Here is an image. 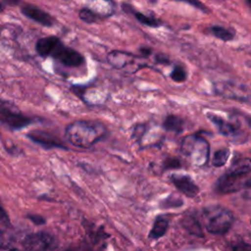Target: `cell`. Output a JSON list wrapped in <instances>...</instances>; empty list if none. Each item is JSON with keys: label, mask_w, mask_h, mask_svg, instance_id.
Returning a JSON list of instances; mask_svg holds the SVG:
<instances>
[{"label": "cell", "mask_w": 251, "mask_h": 251, "mask_svg": "<svg viewBox=\"0 0 251 251\" xmlns=\"http://www.w3.org/2000/svg\"><path fill=\"white\" fill-rule=\"evenodd\" d=\"M229 157V150L227 148H221L217 150L212 158V164L215 167H222L224 166Z\"/></svg>", "instance_id": "44dd1931"}, {"label": "cell", "mask_w": 251, "mask_h": 251, "mask_svg": "<svg viewBox=\"0 0 251 251\" xmlns=\"http://www.w3.org/2000/svg\"><path fill=\"white\" fill-rule=\"evenodd\" d=\"M246 188L251 189V177L247 179V182H246Z\"/></svg>", "instance_id": "4dcf8cb0"}, {"label": "cell", "mask_w": 251, "mask_h": 251, "mask_svg": "<svg viewBox=\"0 0 251 251\" xmlns=\"http://www.w3.org/2000/svg\"><path fill=\"white\" fill-rule=\"evenodd\" d=\"M108 135V129L98 121L77 120L69 124L64 132L65 139L73 146L88 149Z\"/></svg>", "instance_id": "6da1fadb"}, {"label": "cell", "mask_w": 251, "mask_h": 251, "mask_svg": "<svg viewBox=\"0 0 251 251\" xmlns=\"http://www.w3.org/2000/svg\"><path fill=\"white\" fill-rule=\"evenodd\" d=\"M228 173L236 176H244L251 172V159L250 158H239L236 159L227 170Z\"/></svg>", "instance_id": "e0dca14e"}, {"label": "cell", "mask_w": 251, "mask_h": 251, "mask_svg": "<svg viewBox=\"0 0 251 251\" xmlns=\"http://www.w3.org/2000/svg\"><path fill=\"white\" fill-rule=\"evenodd\" d=\"M247 179L243 176H236L228 173L227 171L221 176L216 182V190L222 194L233 193L242 188H246Z\"/></svg>", "instance_id": "ba28073f"}, {"label": "cell", "mask_w": 251, "mask_h": 251, "mask_svg": "<svg viewBox=\"0 0 251 251\" xmlns=\"http://www.w3.org/2000/svg\"><path fill=\"white\" fill-rule=\"evenodd\" d=\"M179 151L181 155L193 166L203 167L209 161V142L198 133L183 136L180 140Z\"/></svg>", "instance_id": "7a4b0ae2"}, {"label": "cell", "mask_w": 251, "mask_h": 251, "mask_svg": "<svg viewBox=\"0 0 251 251\" xmlns=\"http://www.w3.org/2000/svg\"><path fill=\"white\" fill-rule=\"evenodd\" d=\"M154 60H155V63L156 64H163V65H170L171 64V61L169 59V57L165 54H156L154 56Z\"/></svg>", "instance_id": "4316f807"}, {"label": "cell", "mask_w": 251, "mask_h": 251, "mask_svg": "<svg viewBox=\"0 0 251 251\" xmlns=\"http://www.w3.org/2000/svg\"><path fill=\"white\" fill-rule=\"evenodd\" d=\"M247 3H248V5H249V6H250V8H251V1H248Z\"/></svg>", "instance_id": "1f68e13d"}, {"label": "cell", "mask_w": 251, "mask_h": 251, "mask_svg": "<svg viewBox=\"0 0 251 251\" xmlns=\"http://www.w3.org/2000/svg\"><path fill=\"white\" fill-rule=\"evenodd\" d=\"M0 120L1 124L11 130L23 129L35 122L34 119L24 115L14 104L6 100H1Z\"/></svg>", "instance_id": "277c9868"}, {"label": "cell", "mask_w": 251, "mask_h": 251, "mask_svg": "<svg viewBox=\"0 0 251 251\" xmlns=\"http://www.w3.org/2000/svg\"><path fill=\"white\" fill-rule=\"evenodd\" d=\"M56 247L54 236L45 231L31 233L24 241V251H54Z\"/></svg>", "instance_id": "8992f818"}, {"label": "cell", "mask_w": 251, "mask_h": 251, "mask_svg": "<svg viewBox=\"0 0 251 251\" xmlns=\"http://www.w3.org/2000/svg\"><path fill=\"white\" fill-rule=\"evenodd\" d=\"M59 40H60V38L55 35H49V36L39 38L35 43L36 53L40 57H43V58L50 57L54 46L56 45V43Z\"/></svg>", "instance_id": "5bb4252c"}, {"label": "cell", "mask_w": 251, "mask_h": 251, "mask_svg": "<svg viewBox=\"0 0 251 251\" xmlns=\"http://www.w3.org/2000/svg\"><path fill=\"white\" fill-rule=\"evenodd\" d=\"M78 18L85 24L91 25L101 21L103 19V15L94 11L93 9H90L89 7H82L78 11Z\"/></svg>", "instance_id": "d6986e66"}, {"label": "cell", "mask_w": 251, "mask_h": 251, "mask_svg": "<svg viewBox=\"0 0 251 251\" xmlns=\"http://www.w3.org/2000/svg\"><path fill=\"white\" fill-rule=\"evenodd\" d=\"M183 201L180 197L176 196V194H171L167 198L163 199L160 202V208L162 209H171V208H177L182 206Z\"/></svg>", "instance_id": "7402d4cb"}, {"label": "cell", "mask_w": 251, "mask_h": 251, "mask_svg": "<svg viewBox=\"0 0 251 251\" xmlns=\"http://www.w3.org/2000/svg\"><path fill=\"white\" fill-rule=\"evenodd\" d=\"M67 251H73V250H67Z\"/></svg>", "instance_id": "836d02e7"}, {"label": "cell", "mask_w": 251, "mask_h": 251, "mask_svg": "<svg viewBox=\"0 0 251 251\" xmlns=\"http://www.w3.org/2000/svg\"><path fill=\"white\" fill-rule=\"evenodd\" d=\"M25 137L44 149L59 148V149L68 150V147L56 135L41 129H32L28 131L25 134Z\"/></svg>", "instance_id": "52a82bcc"}, {"label": "cell", "mask_w": 251, "mask_h": 251, "mask_svg": "<svg viewBox=\"0 0 251 251\" xmlns=\"http://www.w3.org/2000/svg\"><path fill=\"white\" fill-rule=\"evenodd\" d=\"M163 170L165 171H169V170H176V169H179L182 167L181 165V161L176 158V157H167L163 164H162Z\"/></svg>", "instance_id": "cb8c5ba5"}, {"label": "cell", "mask_w": 251, "mask_h": 251, "mask_svg": "<svg viewBox=\"0 0 251 251\" xmlns=\"http://www.w3.org/2000/svg\"><path fill=\"white\" fill-rule=\"evenodd\" d=\"M209 32L213 34L215 37L224 40V41H229L232 40L234 37V32L230 29H227L226 27L220 26V25H212L209 28Z\"/></svg>", "instance_id": "ffe728a7"}, {"label": "cell", "mask_w": 251, "mask_h": 251, "mask_svg": "<svg viewBox=\"0 0 251 251\" xmlns=\"http://www.w3.org/2000/svg\"><path fill=\"white\" fill-rule=\"evenodd\" d=\"M181 224H182L183 227L189 233H191L193 235H196V236H199V237L203 236V232H202V228H201L200 223L192 215L184 216L183 219L181 220Z\"/></svg>", "instance_id": "ac0fdd59"}, {"label": "cell", "mask_w": 251, "mask_h": 251, "mask_svg": "<svg viewBox=\"0 0 251 251\" xmlns=\"http://www.w3.org/2000/svg\"><path fill=\"white\" fill-rule=\"evenodd\" d=\"M139 53H140V56L142 57V58H147V57H149L150 55H151V53H152V49L150 48V47H146V46H142V47H140L139 48Z\"/></svg>", "instance_id": "f546056e"}, {"label": "cell", "mask_w": 251, "mask_h": 251, "mask_svg": "<svg viewBox=\"0 0 251 251\" xmlns=\"http://www.w3.org/2000/svg\"><path fill=\"white\" fill-rule=\"evenodd\" d=\"M170 76L176 82H183L187 78V73L181 65L176 64L173 67V70L170 74Z\"/></svg>", "instance_id": "603a6c76"}, {"label": "cell", "mask_w": 251, "mask_h": 251, "mask_svg": "<svg viewBox=\"0 0 251 251\" xmlns=\"http://www.w3.org/2000/svg\"><path fill=\"white\" fill-rule=\"evenodd\" d=\"M146 130H147L146 125H144V124H136L133 126V130H132V134H131L132 139L134 141L140 143L142 138H143V136L146 133Z\"/></svg>", "instance_id": "d4e9b609"}, {"label": "cell", "mask_w": 251, "mask_h": 251, "mask_svg": "<svg viewBox=\"0 0 251 251\" xmlns=\"http://www.w3.org/2000/svg\"><path fill=\"white\" fill-rule=\"evenodd\" d=\"M232 213L220 205H210L202 211V222L205 228L213 234L226 233L233 224Z\"/></svg>", "instance_id": "3957f363"}, {"label": "cell", "mask_w": 251, "mask_h": 251, "mask_svg": "<svg viewBox=\"0 0 251 251\" xmlns=\"http://www.w3.org/2000/svg\"><path fill=\"white\" fill-rule=\"evenodd\" d=\"M6 251H15V250H13V249H8V248H7Z\"/></svg>", "instance_id": "d6a6232c"}, {"label": "cell", "mask_w": 251, "mask_h": 251, "mask_svg": "<svg viewBox=\"0 0 251 251\" xmlns=\"http://www.w3.org/2000/svg\"><path fill=\"white\" fill-rule=\"evenodd\" d=\"M207 118L216 126L221 134L227 137H235L239 135V129L233 124L224 120L222 117L214 113H207Z\"/></svg>", "instance_id": "4fadbf2b"}, {"label": "cell", "mask_w": 251, "mask_h": 251, "mask_svg": "<svg viewBox=\"0 0 251 251\" xmlns=\"http://www.w3.org/2000/svg\"><path fill=\"white\" fill-rule=\"evenodd\" d=\"M122 10L127 14H131L135 20L143 25L149 27H160L164 25V22L154 16L146 15L141 12H138L134 9V7L128 3H122Z\"/></svg>", "instance_id": "7c38bea8"}, {"label": "cell", "mask_w": 251, "mask_h": 251, "mask_svg": "<svg viewBox=\"0 0 251 251\" xmlns=\"http://www.w3.org/2000/svg\"><path fill=\"white\" fill-rule=\"evenodd\" d=\"M144 59L141 56H136L131 53L121 51V50H113L107 55V61L108 63L117 70H126L127 67H130L132 65H138L141 68H144L146 66L136 63L137 60Z\"/></svg>", "instance_id": "9c48e42d"}, {"label": "cell", "mask_w": 251, "mask_h": 251, "mask_svg": "<svg viewBox=\"0 0 251 251\" xmlns=\"http://www.w3.org/2000/svg\"><path fill=\"white\" fill-rule=\"evenodd\" d=\"M50 57L60 62L63 66L69 68L79 67L83 65L85 61L84 57L79 52H77L74 48L65 45L61 41V39L54 46Z\"/></svg>", "instance_id": "5b68a950"}, {"label": "cell", "mask_w": 251, "mask_h": 251, "mask_svg": "<svg viewBox=\"0 0 251 251\" xmlns=\"http://www.w3.org/2000/svg\"><path fill=\"white\" fill-rule=\"evenodd\" d=\"M26 217H27L28 220H30V221H31L33 224H35V225H44L45 222H46V220H45L42 216H40V215L28 214Z\"/></svg>", "instance_id": "83f0119b"}, {"label": "cell", "mask_w": 251, "mask_h": 251, "mask_svg": "<svg viewBox=\"0 0 251 251\" xmlns=\"http://www.w3.org/2000/svg\"><path fill=\"white\" fill-rule=\"evenodd\" d=\"M162 126L166 131L180 134L184 130V120L176 115H168L163 121Z\"/></svg>", "instance_id": "9a60e30c"}, {"label": "cell", "mask_w": 251, "mask_h": 251, "mask_svg": "<svg viewBox=\"0 0 251 251\" xmlns=\"http://www.w3.org/2000/svg\"><path fill=\"white\" fill-rule=\"evenodd\" d=\"M21 13L27 19L47 27H51L55 24L54 18L40 7L33 4H25L20 9Z\"/></svg>", "instance_id": "30bf717a"}, {"label": "cell", "mask_w": 251, "mask_h": 251, "mask_svg": "<svg viewBox=\"0 0 251 251\" xmlns=\"http://www.w3.org/2000/svg\"><path fill=\"white\" fill-rule=\"evenodd\" d=\"M168 226H169V220L164 216H158L150 230L149 237L152 239H158L162 237L166 233Z\"/></svg>", "instance_id": "2e32d148"}, {"label": "cell", "mask_w": 251, "mask_h": 251, "mask_svg": "<svg viewBox=\"0 0 251 251\" xmlns=\"http://www.w3.org/2000/svg\"><path fill=\"white\" fill-rule=\"evenodd\" d=\"M182 2H184V3H186V4H189V5H192V6H194L195 8L201 10L202 12H208L207 7H206L204 4H202L201 2H199V1H196V0H193V1L188 0V1H182Z\"/></svg>", "instance_id": "f1b7e54d"}, {"label": "cell", "mask_w": 251, "mask_h": 251, "mask_svg": "<svg viewBox=\"0 0 251 251\" xmlns=\"http://www.w3.org/2000/svg\"><path fill=\"white\" fill-rule=\"evenodd\" d=\"M231 251H251V245L242 241L238 240L231 244Z\"/></svg>", "instance_id": "484cf974"}, {"label": "cell", "mask_w": 251, "mask_h": 251, "mask_svg": "<svg viewBox=\"0 0 251 251\" xmlns=\"http://www.w3.org/2000/svg\"><path fill=\"white\" fill-rule=\"evenodd\" d=\"M170 179L176 189L186 197L193 198L199 193V186L187 175L173 174L170 176Z\"/></svg>", "instance_id": "8fae6325"}]
</instances>
